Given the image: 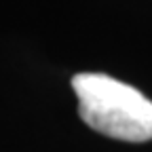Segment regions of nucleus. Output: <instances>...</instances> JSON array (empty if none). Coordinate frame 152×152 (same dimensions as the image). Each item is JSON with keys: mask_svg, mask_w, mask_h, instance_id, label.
Wrapping results in <instances>:
<instances>
[{"mask_svg": "<svg viewBox=\"0 0 152 152\" xmlns=\"http://www.w3.org/2000/svg\"><path fill=\"white\" fill-rule=\"evenodd\" d=\"M80 118L121 142L152 140V102L142 91L108 74L83 72L72 78Z\"/></svg>", "mask_w": 152, "mask_h": 152, "instance_id": "f257e3e1", "label": "nucleus"}]
</instances>
